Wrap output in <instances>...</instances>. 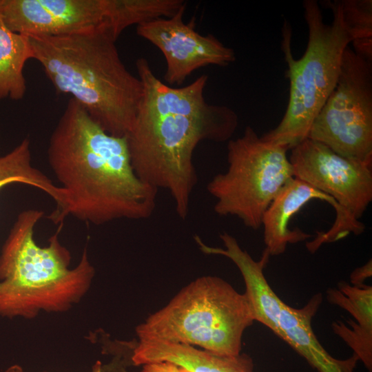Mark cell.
Listing matches in <instances>:
<instances>
[{"instance_id":"4","label":"cell","mask_w":372,"mask_h":372,"mask_svg":"<svg viewBox=\"0 0 372 372\" xmlns=\"http://www.w3.org/2000/svg\"><path fill=\"white\" fill-rule=\"evenodd\" d=\"M238 125L237 114L225 105L198 112L161 114L138 113L125 136L137 176L172 196L176 214L185 219L198 182L193 155L203 141H229Z\"/></svg>"},{"instance_id":"10","label":"cell","mask_w":372,"mask_h":372,"mask_svg":"<svg viewBox=\"0 0 372 372\" xmlns=\"http://www.w3.org/2000/svg\"><path fill=\"white\" fill-rule=\"evenodd\" d=\"M112 0H0V16L6 25L28 37L101 30L112 34Z\"/></svg>"},{"instance_id":"13","label":"cell","mask_w":372,"mask_h":372,"mask_svg":"<svg viewBox=\"0 0 372 372\" xmlns=\"http://www.w3.org/2000/svg\"><path fill=\"white\" fill-rule=\"evenodd\" d=\"M315 199L326 201L333 207L335 214L338 213L339 207L332 198L302 180L293 177L282 186L265 211L262 219L266 246L265 250L269 256L282 254L288 244L311 237L301 229L291 230L289 224L296 213Z\"/></svg>"},{"instance_id":"5","label":"cell","mask_w":372,"mask_h":372,"mask_svg":"<svg viewBox=\"0 0 372 372\" xmlns=\"http://www.w3.org/2000/svg\"><path fill=\"white\" fill-rule=\"evenodd\" d=\"M322 3L332 11L331 23H324L317 1H303L308 41L300 59H296L292 54L291 26L285 22L282 28V50L289 80V102L279 124L260 137L288 150L308 138L313 121L337 84L344 52L352 42L340 1Z\"/></svg>"},{"instance_id":"3","label":"cell","mask_w":372,"mask_h":372,"mask_svg":"<svg viewBox=\"0 0 372 372\" xmlns=\"http://www.w3.org/2000/svg\"><path fill=\"white\" fill-rule=\"evenodd\" d=\"M44 212L19 214L0 254V316L32 319L41 311L63 312L79 302L89 290L95 270L85 247L70 268L71 255L59 240L37 245L34 229Z\"/></svg>"},{"instance_id":"16","label":"cell","mask_w":372,"mask_h":372,"mask_svg":"<svg viewBox=\"0 0 372 372\" xmlns=\"http://www.w3.org/2000/svg\"><path fill=\"white\" fill-rule=\"evenodd\" d=\"M33 59L29 37L10 30L0 16V100L22 99L27 91L23 69Z\"/></svg>"},{"instance_id":"1","label":"cell","mask_w":372,"mask_h":372,"mask_svg":"<svg viewBox=\"0 0 372 372\" xmlns=\"http://www.w3.org/2000/svg\"><path fill=\"white\" fill-rule=\"evenodd\" d=\"M48 159L66 196L55 224L72 216L100 225L154 211L158 190L134 171L126 137L107 133L72 98L50 136Z\"/></svg>"},{"instance_id":"7","label":"cell","mask_w":372,"mask_h":372,"mask_svg":"<svg viewBox=\"0 0 372 372\" xmlns=\"http://www.w3.org/2000/svg\"><path fill=\"white\" fill-rule=\"evenodd\" d=\"M288 149L265 141L250 126L227 143L228 167L207 185L219 216L239 218L247 227L262 226L263 214L282 186L293 177Z\"/></svg>"},{"instance_id":"21","label":"cell","mask_w":372,"mask_h":372,"mask_svg":"<svg viewBox=\"0 0 372 372\" xmlns=\"http://www.w3.org/2000/svg\"><path fill=\"white\" fill-rule=\"evenodd\" d=\"M3 372H28V371H25V369H23L22 366H21L20 365L15 364L8 367L6 369L3 371ZM44 372H47V371H44ZM91 372H103L102 369L101 363L100 362H97L92 367V370Z\"/></svg>"},{"instance_id":"14","label":"cell","mask_w":372,"mask_h":372,"mask_svg":"<svg viewBox=\"0 0 372 372\" xmlns=\"http://www.w3.org/2000/svg\"><path fill=\"white\" fill-rule=\"evenodd\" d=\"M321 293L313 296L301 308L282 302L279 317V338L289 344L318 372H354L358 357L348 359L332 357L321 345L311 328V320L322 302Z\"/></svg>"},{"instance_id":"11","label":"cell","mask_w":372,"mask_h":372,"mask_svg":"<svg viewBox=\"0 0 372 372\" xmlns=\"http://www.w3.org/2000/svg\"><path fill=\"white\" fill-rule=\"evenodd\" d=\"M186 6L174 15L136 26L137 34L160 50L166 61L165 80L182 84L194 71L209 65L226 66L236 60L234 50L212 34L196 31L194 20L185 23Z\"/></svg>"},{"instance_id":"20","label":"cell","mask_w":372,"mask_h":372,"mask_svg":"<svg viewBox=\"0 0 372 372\" xmlns=\"http://www.w3.org/2000/svg\"><path fill=\"white\" fill-rule=\"evenodd\" d=\"M372 262L370 259L365 265L355 269L351 275V282L353 285L362 286L366 278L371 277Z\"/></svg>"},{"instance_id":"2","label":"cell","mask_w":372,"mask_h":372,"mask_svg":"<svg viewBox=\"0 0 372 372\" xmlns=\"http://www.w3.org/2000/svg\"><path fill=\"white\" fill-rule=\"evenodd\" d=\"M33 59L58 93L70 95L109 134L131 130L143 96L138 77L127 69L105 30L61 36H28Z\"/></svg>"},{"instance_id":"19","label":"cell","mask_w":372,"mask_h":372,"mask_svg":"<svg viewBox=\"0 0 372 372\" xmlns=\"http://www.w3.org/2000/svg\"><path fill=\"white\" fill-rule=\"evenodd\" d=\"M140 372H189L183 368L169 362L149 363L143 365Z\"/></svg>"},{"instance_id":"9","label":"cell","mask_w":372,"mask_h":372,"mask_svg":"<svg viewBox=\"0 0 372 372\" xmlns=\"http://www.w3.org/2000/svg\"><path fill=\"white\" fill-rule=\"evenodd\" d=\"M307 138L342 157L372 165V60L347 46L337 84Z\"/></svg>"},{"instance_id":"18","label":"cell","mask_w":372,"mask_h":372,"mask_svg":"<svg viewBox=\"0 0 372 372\" xmlns=\"http://www.w3.org/2000/svg\"><path fill=\"white\" fill-rule=\"evenodd\" d=\"M353 50L372 60V1L340 0Z\"/></svg>"},{"instance_id":"6","label":"cell","mask_w":372,"mask_h":372,"mask_svg":"<svg viewBox=\"0 0 372 372\" xmlns=\"http://www.w3.org/2000/svg\"><path fill=\"white\" fill-rule=\"evenodd\" d=\"M255 321L245 293L213 276L196 278L136 328L139 340L198 346L223 355L240 353L245 329Z\"/></svg>"},{"instance_id":"17","label":"cell","mask_w":372,"mask_h":372,"mask_svg":"<svg viewBox=\"0 0 372 372\" xmlns=\"http://www.w3.org/2000/svg\"><path fill=\"white\" fill-rule=\"evenodd\" d=\"M13 183L32 186L48 194L56 203L54 214L61 212L65 206L64 191L32 165L30 143L27 138L0 156V189Z\"/></svg>"},{"instance_id":"12","label":"cell","mask_w":372,"mask_h":372,"mask_svg":"<svg viewBox=\"0 0 372 372\" xmlns=\"http://www.w3.org/2000/svg\"><path fill=\"white\" fill-rule=\"evenodd\" d=\"M220 238L225 248L208 246L198 236L194 237L202 252L225 256L237 266L245 283V293L251 307L255 321L260 322L279 337L278 321L282 300L271 289L264 274L270 256L265 250L260 260H255L240 247L231 235L223 232L220 234Z\"/></svg>"},{"instance_id":"15","label":"cell","mask_w":372,"mask_h":372,"mask_svg":"<svg viewBox=\"0 0 372 372\" xmlns=\"http://www.w3.org/2000/svg\"><path fill=\"white\" fill-rule=\"evenodd\" d=\"M131 360L134 365L169 362L189 372H254L247 354L223 355L194 346L157 340H139Z\"/></svg>"},{"instance_id":"8","label":"cell","mask_w":372,"mask_h":372,"mask_svg":"<svg viewBox=\"0 0 372 372\" xmlns=\"http://www.w3.org/2000/svg\"><path fill=\"white\" fill-rule=\"evenodd\" d=\"M291 151L293 177L328 195L339 207L331 228L307 242L308 250L315 252L322 244L363 233L360 219L372 201V165L342 157L309 138Z\"/></svg>"}]
</instances>
